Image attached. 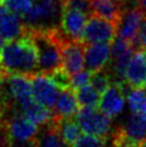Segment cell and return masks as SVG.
<instances>
[{
  "label": "cell",
  "mask_w": 146,
  "mask_h": 147,
  "mask_svg": "<svg viewBox=\"0 0 146 147\" xmlns=\"http://www.w3.org/2000/svg\"><path fill=\"white\" fill-rule=\"evenodd\" d=\"M0 69L7 76L33 77L39 73L38 52L28 33L0 48Z\"/></svg>",
  "instance_id": "obj_1"
},
{
  "label": "cell",
  "mask_w": 146,
  "mask_h": 147,
  "mask_svg": "<svg viewBox=\"0 0 146 147\" xmlns=\"http://www.w3.org/2000/svg\"><path fill=\"white\" fill-rule=\"evenodd\" d=\"M32 38L38 52L39 73L51 76L62 68V45L66 43L60 28L51 30H26Z\"/></svg>",
  "instance_id": "obj_2"
},
{
  "label": "cell",
  "mask_w": 146,
  "mask_h": 147,
  "mask_svg": "<svg viewBox=\"0 0 146 147\" xmlns=\"http://www.w3.org/2000/svg\"><path fill=\"white\" fill-rule=\"evenodd\" d=\"M64 9V0H34L33 7L22 17L26 30L60 28Z\"/></svg>",
  "instance_id": "obj_3"
},
{
  "label": "cell",
  "mask_w": 146,
  "mask_h": 147,
  "mask_svg": "<svg viewBox=\"0 0 146 147\" xmlns=\"http://www.w3.org/2000/svg\"><path fill=\"white\" fill-rule=\"evenodd\" d=\"M77 122L84 135L100 139H108L112 130L111 118L96 108H80L77 114Z\"/></svg>",
  "instance_id": "obj_4"
},
{
  "label": "cell",
  "mask_w": 146,
  "mask_h": 147,
  "mask_svg": "<svg viewBox=\"0 0 146 147\" xmlns=\"http://www.w3.org/2000/svg\"><path fill=\"white\" fill-rule=\"evenodd\" d=\"M3 124L10 141L26 142L38 139L36 135L39 134V127L26 118L20 111H14L7 119L4 120Z\"/></svg>",
  "instance_id": "obj_5"
},
{
  "label": "cell",
  "mask_w": 146,
  "mask_h": 147,
  "mask_svg": "<svg viewBox=\"0 0 146 147\" xmlns=\"http://www.w3.org/2000/svg\"><path fill=\"white\" fill-rule=\"evenodd\" d=\"M117 38V26L95 15L88 20L83 36V43L90 44H110Z\"/></svg>",
  "instance_id": "obj_6"
},
{
  "label": "cell",
  "mask_w": 146,
  "mask_h": 147,
  "mask_svg": "<svg viewBox=\"0 0 146 147\" xmlns=\"http://www.w3.org/2000/svg\"><path fill=\"white\" fill-rule=\"evenodd\" d=\"M144 13L138 5V0L132 6H123L122 16L117 23V38L129 41L134 45L144 22Z\"/></svg>",
  "instance_id": "obj_7"
},
{
  "label": "cell",
  "mask_w": 146,
  "mask_h": 147,
  "mask_svg": "<svg viewBox=\"0 0 146 147\" xmlns=\"http://www.w3.org/2000/svg\"><path fill=\"white\" fill-rule=\"evenodd\" d=\"M129 89L130 86H128L124 82H113L112 85L101 95L99 109L110 118H114L119 115L126 106L127 92Z\"/></svg>",
  "instance_id": "obj_8"
},
{
  "label": "cell",
  "mask_w": 146,
  "mask_h": 147,
  "mask_svg": "<svg viewBox=\"0 0 146 147\" xmlns=\"http://www.w3.org/2000/svg\"><path fill=\"white\" fill-rule=\"evenodd\" d=\"M30 82H32L33 96L35 102L51 109L55 106L56 100L60 95V86L50 76L40 74V73L30 77Z\"/></svg>",
  "instance_id": "obj_9"
},
{
  "label": "cell",
  "mask_w": 146,
  "mask_h": 147,
  "mask_svg": "<svg viewBox=\"0 0 146 147\" xmlns=\"http://www.w3.org/2000/svg\"><path fill=\"white\" fill-rule=\"evenodd\" d=\"M88 23V15L84 12L65 7L61 18L60 29L66 40L68 41H82L84 36V30Z\"/></svg>",
  "instance_id": "obj_10"
},
{
  "label": "cell",
  "mask_w": 146,
  "mask_h": 147,
  "mask_svg": "<svg viewBox=\"0 0 146 147\" xmlns=\"http://www.w3.org/2000/svg\"><path fill=\"white\" fill-rule=\"evenodd\" d=\"M26 34L22 17L11 12L0 4V48L10 41L17 40Z\"/></svg>",
  "instance_id": "obj_11"
},
{
  "label": "cell",
  "mask_w": 146,
  "mask_h": 147,
  "mask_svg": "<svg viewBox=\"0 0 146 147\" xmlns=\"http://www.w3.org/2000/svg\"><path fill=\"white\" fill-rule=\"evenodd\" d=\"M84 52L85 44L82 41H66L62 45V69L70 77L84 71Z\"/></svg>",
  "instance_id": "obj_12"
},
{
  "label": "cell",
  "mask_w": 146,
  "mask_h": 147,
  "mask_svg": "<svg viewBox=\"0 0 146 147\" xmlns=\"http://www.w3.org/2000/svg\"><path fill=\"white\" fill-rule=\"evenodd\" d=\"M85 67L93 74L105 71V67L111 62V46L108 44L85 45Z\"/></svg>",
  "instance_id": "obj_13"
},
{
  "label": "cell",
  "mask_w": 146,
  "mask_h": 147,
  "mask_svg": "<svg viewBox=\"0 0 146 147\" xmlns=\"http://www.w3.org/2000/svg\"><path fill=\"white\" fill-rule=\"evenodd\" d=\"M146 82V51L137 50L124 73V83L130 88H140Z\"/></svg>",
  "instance_id": "obj_14"
},
{
  "label": "cell",
  "mask_w": 146,
  "mask_h": 147,
  "mask_svg": "<svg viewBox=\"0 0 146 147\" xmlns=\"http://www.w3.org/2000/svg\"><path fill=\"white\" fill-rule=\"evenodd\" d=\"M78 112H79V102H78L76 91L72 88L62 89L55 103V118H73V115H77Z\"/></svg>",
  "instance_id": "obj_15"
},
{
  "label": "cell",
  "mask_w": 146,
  "mask_h": 147,
  "mask_svg": "<svg viewBox=\"0 0 146 147\" xmlns=\"http://www.w3.org/2000/svg\"><path fill=\"white\" fill-rule=\"evenodd\" d=\"M118 129L127 139L140 146L146 141V114L132 113Z\"/></svg>",
  "instance_id": "obj_16"
},
{
  "label": "cell",
  "mask_w": 146,
  "mask_h": 147,
  "mask_svg": "<svg viewBox=\"0 0 146 147\" xmlns=\"http://www.w3.org/2000/svg\"><path fill=\"white\" fill-rule=\"evenodd\" d=\"M93 15L117 26L123 12V5L114 0H90Z\"/></svg>",
  "instance_id": "obj_17"
},
{
  "label": "cell",
  "mask_w": 146,
  "mask_h": 147,
  "mask_svg": "<svg viewBox=\"0 0 146 147\" xmlns=\"http://www.w3.org/2000/svg\"><path fill=\"white\" fill-rule=\"evenodd\" d=\"M51 125H53L55 131L62 139V141L68 146H73L82 138L80 135L82 129L79 127V124H78L77 119H73V118L56 119L55 118Z\"/></svg>",
  "instance_id": "obj_18"
},
{
  "label": "cell",
  "mask_w": 146,
  "mask_h": 147,
  "mask_svg": "<svg viewBox=\"0 0 146 147\" xmlns=\"http://www.w3.org/2000/svg\"><path fill=\"white\" fill-rule=\"evenodd\" d=\"M26 118H28L30 122H33L38 127H48L55 119V114L50 108H46L41 106L38 102H33L29 106L23 108L22 111H20Z\"/></svg>",
  "instance_id": "obj_19"
},
{
  "label": "cell",
  "mask_w": 146,
  "mask_h": 147,
  "mask_svg": "<svg viewBox=\"0 0 146 147\" xmlns=\"http://www.w3.org/2000/svg\"><path fill=\"white\" fill-rule=\"evenodd\" d=\"M127 103L134 114H146V89L130 88L127 92Z\"/></svg>",
  "instance_id": "obj_20"
},
{
  "label": "cell",
  "mask_w": 146,
  "mask_h": 147,
  "mask_svg": "<svg viewBox=\"0 0 146 147\" xmlns=\"http://www.w3.org/2000/svg\"><path fill=\"white\" fill-rule=\"evenodd\" d=\"M76 94L82 108H96L100 105L101 94L97 92L91 85H87L79 89L76 91Z\"/></svg>",
  "instance_id": "obj_21"
},
{
  "label": "cell",
  "mask_w": 146,
  "mask_h": 147,
  "mask_svg": "<svg viewBox=\"0 0 146 147\" xmlns=\"http://www.w3.org/2000/svg\"><path fill=\"white\" fill-rule=\"evenodd\" d=\"M38 147H70L66 145L59 134L55 131L53 125H48L44 128V131L38 136Z\"/></svg>",
  "instance_id": "obj_22"
},
{
  "label": "cell",
  "mask_w": 146,
  "mask_h": 147,
  "mask_svg": "<svg viewBox=\"0 0 146 147\" xmlns=\"http://www.w3.org/2000/svg\"><path fill=\"white\" fill-rule=\"evenodd\" d=\"M112 83H113L112 77L110 76V73L103 71V72H100V73H96V74H93L90 85L95 89L97 92H100L102 95V94L112 85Z\"/></svg>",
  "instance_id": "obj_23"
},
{
  "label": "cell",
  "mask_w": 146,
  "mask_h": 147,
  "mask_svg": "<svg viewBox=\"0 0 146 147\" xmlns=\"http://www.w3.org/2000/svg\"><path fill=\"white\" fill-rule=\"evenodd\" d=\"M5 7L10 10L11 12L18 15V16H24L29 10L33 7L34 0H6L4 3Z\"/></svg>",
  "instance_id": "obj_24"
},
{
  "label": "cell",
  "mask_w": 146,
  "mask_h": 147,
  "mask_svg": "<svg viewBox=\"0 0 146 147\" xmlns=\"http://www.w3.org/2000/svg\"><path fill=\"white\" fill-rule=\"evenodd\" d=\"M111 138V136H110ZM100 139L89 135H83L72 147H111V139Z\"/></svg>",
  "instance_id": "obj_25"
},
{
  "label": "cell",
  "mask_w": 146,
  "mask_h": 147,
  "mask_svg": "<svg viewBox=\"0 0 146 147\" xmlns=\"http://www.w3.org/2000/svg\"><path fill=\"white\" fill-rule=\"evenodd\" d=\"M91 77H93V73H90L88 69H84L79 73H77V74L71 77V88L74 91H77L87 85H90Z\"/></svg>",
  "instance_id": "obj_26"
},
{
  "label": "cell",
  "mask_w": 146,
  "mask_h": 147,
  "mask_svg": "<svg viewBox=\"0 0 146 147\" xmlns=\"http://www.w3.org/2000/svg\"><path fill=\"white\" fill-rule=\"evenodd\" d=\"M110 139H111V147H140L139 145L134 144L133 141L127 139L118 128L117 130L113 131V134Z\"/></svg>",
  "instance_id": "obj_27"
},
{
  "label": "cell",
  "mask_w": 146,
  "mask_h": 147,
  "mask_svg": "<svg viewBox=\"0 0 146 147\" xmlns=\"http://www.w3.org/2000/svg\"><path fill=\"white\" fill-rule=\"evenodd\" d=\"M64 5L65 7L78 10V11L84 12L85 15L93 13L90 0H64Z\"/></svg>",
  "instance_id": "obj_28"
},
{
  "label": "cell",
  "mask_w": 146,
  "mask_h": 147,
  "mask_svg": "<svg viewBox=\"0 0 146 147\" xmlns=\"http://www.w3.org/2000/svg\"><path fill=\"white\" fill-rule=\"evenodd\" d=\"M134 46L137 50H146V18L141 24V28L139 30L137 40L134 43Z\"/></svg>",
  "instance_id": "obj_29"
},
{
  "label": "cell",
  "mask_w": 146,
  "mask_h": 147,
  "mask_svg": "<svg viewBox=\"0 0 146 147\" xmlns=\"http://www.w3.org/2000/svg\"><path fill=\"white\" fill-rule=\"evenodd\" d=\"M0 147H10V140L4 124H0Z\"/></svg>",
  "instance_id": "obj_30"
},
{
  "label": "cell",
  "mask_w": 146,
  "mask_h": 147,
  "mask_svg": "<svg viewBox=\"0 0 146 147\" xmlns=\"http://www.w3.org/2000/svg\"><path fill=\"white\" fill-rule=\"evenodd\" d=\"M138 5L141 10V12L144 13V16L146 17V0H138Z\"/></svg>",
  "instance_id": "obj_31"
},
{
  "label": "cell",
  "mask_w": 146,
  "mask_h": 147,
  "mask_svg": "<svg viewBox=\"0 0 146 147\" xmlns=\"http://www.w3.org/2000/svg\"><path fill=\"white\" fill-rule=\"evenodd\" d=\"M3 120H4V108L0 105V124H3Z\"/></svg>",
  "instance_id": "obj_32"
},
{
  "label": "cell",
  "mask_w": 146,
  "mask_h": 147,
  "mask_svg": "<svg viewBox=\"0 0 146 147\" xmlns=\"http://www.w3.org/2000/svg\"><path fill=\"white\" fill-rule=\"evenodd\" d=\"M4 78H5V73L0 69V88L3 85V82H4Z\"/></svg>",
  "instance_id": "obj_33"
},
{
  "label": "cell",
  "mask_w": 146,
  "mask_h": 147,
  "mask_svg": "<svg viewBox=\"0 0 146 147\" xmlns=\"http://www.w3.org/2000/svg\"><path fill=\"white\" fill-rule=\"evenodd\" d=\"M114 1H117V3H119V4L124 5V3H126V1H128V0H114Z\"/></svg>",
  "instance_id": "obj_34"
},
{
  "label": "cell",
  "mask_w": 146,
  "mask_h": 147,
  "mask_svg": "<svg viewBox=\"0 0 146 147\" xmlns=\"http://www.w3.org/2000/svg\"><path fill=\"white\" fill-rule=\"evenodd\" d=\"M140 147H146V141H145V142H143L141 145H140Z\"/></svg>",
  "instance_id": "obj_35"
},
{
  "label": "cell",
  "mask_w": 146,
  "mask_h": 147,
  "mask_svg": "<svg viewBox=\"0 0 146 147\" xmlns=\"http://www.w3.org/2000/svg\"><path fill=\"white\" fill-rule=\"evenodd\" d=\"M5 1H6V0H0V4H1V3H3V4H4V3H5Z\"/></svg>",
  "instance_id": "obj_36"
},
{
  "label": "cell",
  "mask_w": 146,
  "mask_h": 147,
  "mask_svg": "<svg viewBox=\"0 0 146 147\" xmlns=\"http://www.w3.org/2000/svg\"><path fill=\"white\" fill-rule=\"evenodd\" d=\"M145 89H146V82H145Z\"/></svg>",
  "instance_id": "obj_37"
},
{
  "label": "cell",
  "mask_w": 146,
  "mask_h": 147,
  "mask_svg": "<svg viewBox=\"0 0 146 147\" xmlns=\"http://www.w3.org/2000/svg\"><path fill=\"white\" fill-rule=\"evenodd\" d=\"M145 51H146V50H145Z\"/></svg>",
  "instance_id": "obj_38"
}]
</instances>
